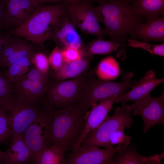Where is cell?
<instances>
[{"label": "cell", "instance_id": "cell-1", "mask_svg": "<svg viewBox=\"0 0 164 164\" xmlns=\"http://www.w3.org/2000/svg\"><path fill=\"white\" fill-rule=\"evenodd\" d=\"M97 7L106 34L119 44L120 50L117 57L123 60L128 36L131 35L137 24L142 23V16L127 0H109Z\"/></svg>", "mask_w": 164, "mask_h": 164}, {"label": "cell", "instance_id": "cell-2", "mask_svg": "<svg viewBox=\"0 0 164 164\" xmlns=\"http://www.w3.org/2000/svg\"><path fill=\"white\" fill-rule=\"evenodd\" d=\"M70 3L65 2L38 5L31 15L20 26L7 31L37 46L43 47L59 17L68 9Z\"/></svg>", "mask_w": 164, "mask_h": 164}, {"label": "cell", "instance_id": "cell-3", "mask_svg": "<svg viewBox=\"0 0 164 164\" xmlns=\"http://www.w3.org/2000/svg\"><path fill=\"white\" fill-rule=\"evenodd\" d=\"M51 113L50 145H57L66 153L72 151L84 128L85 113L80 104L63 109L51 108Z\"/></svg>", "mask_w": 164, "mask_h": 164}, {"label": "cell", "instance_id": "cell-4", "mask_svg": "<svg viewBox=\"0 0 164 164\" xmlns=\"http://www.w3.org/2000/svg\"><path fill=\"white\" fill-rule=\"evenodd\" d=\"M132 111L128 105L118 107L112 115L108 116L84 139L79 147L82 148L90 146L105 148L113 147L110 143L111 136L118 129L130 128L133 121L131 115Z\"/></svg>", "mask_w": 164, "mask_h": 164}, {"label": "cell", "instance_id": "cell-5", "mask_svg": "<svg viewBox=\"0 0 164 164\" xmlns=\"http://www.w3.org/2000/svg\"><path fill=\"white\" fill-rule=\"evenodd\" d=\"M133 76L132 72L122 74L123 80L115 82L98 79L94 77L86 79L81 101L80 104L85 113L93 105L113 95L118 97L124 94L128 89L132 87L131 78Z\"/></svg>", "mask_w": 164, "mask_h": 164}, {"label": "cell", "instance_id": "cell-6", "mask_svg": "<svg viewBox=\"0 0 164 164\" xmlns=\"http://www.w3.org/2000/svg\"><path fill=\"white\" fill-rule=\"evenodd\" d=\"M87 78L82 74L72 79L48 83L46 104L51 108L63 109L80 103Z\"/></svg>", "mask_w": 164, "mask_h": 164}, {"label": "cell", "instance_id": "cell-7", "mask_svg": "<svg viewBox=\"0 0 164 164\" xmlns=\"http://www.w3.org/2000/svg\"><path fill=\"white\" fill-rule=\"evenodd\" d=\"M48 107L45 101L32 100L14 93L12 103L6 111L12 139L21 135Z\"/></svg>", "mask_w": 164, "mask_h": 164}, {"label": "cell", "instance_id": "cell-8", "mask_svg": "<svg viewBox=\"0 0 164 164\" xmlns=\"http://www.w3.org/2000/svg\"><path fill=\"white\" fill-rule=\"evenodd\" d=\"M67 14L72 24L86 34L103 39L106 35L100 26V17L97 6L85 0H76L70 3Z\"/></svg>", "mask_w": 164, "mask_h": 164}, {"label": "cell", "instance_id": "cell-9", "mask_svg": "<svg viewBox=\"0 0 164 164\" xmlns=\"http://www.w3.org/2000/svg\"><path fill=\"white\" fill-rule=\"evenodd\" d=\"M51 108L48 107L22 134L34 159L43 149L50 145Z\"/></svg>", "mask_w": 164, "mask_h": 164}, {"label": "cell", "instance_id": "cell-10", "mask_svg": "<svg viewBox=\"0 0 164 164\" xmlns=\"http://www.w3.org/2000/svg\"><path fill=\"white\" fill-rule=\"evenodd\" d=\"M164 93L157 97H152L150 94L135 101L128 107L133 111L131 116L140 115L144 127L143 132L146 134L152 127L157 125L164 124Z\"/></svg>", "mask_w": 164, "mask_h": 164}, {"label": "cell", "instance_id": "cell-11", "mask_svg": "<svg viewBox=\"0 0 164 164\" xmlns=\"http://www.w3.org/2000/svg\"><path fill=\"white\" fill-rule=\"evenodd\" d=\"M128 145L119 144L115 148L104 149L95 146L78 147L65 154L66 164H111L115 153Z\"/></svg>", "mask_w": 164, "mask_h": 164}, {"label": "cell", "instance_id": "cell-12", "mask_svg": "<svg viewBox=\"0 0 164 164\" xmlns=\"http://www.w3.org/2000/svg\"><path fill=\"white\" fill-rule=\"evenodd\" d=\"M67 10L57 19L48 40L54 42L62 50L67 47L82 49V40L71 22Z\"/></svg>", "mask_w": 164, "mask_h": 164}, {"label": "cell", "instance_id": "cell-13", "mask_svg": "<svg viewBox=\"0 0 164 164\" xmlns=\"http://www.w3.org/2000/svg\"><path fill=\"white\" fill-rule=\"evenodd\" d=\"M118 97V95H114L101 101L92 105L91 109L86 111L84 127L75 149L79 147L84 139L105 119Z\"/></svg>", "mask_w": 164, "mask_h": 164}, {"label": "cell", "instance_id": "cell-14", "mask_svg": "<svg viewBox=\"0 0 164 164\" xmlns=\"http://www.w3.org/2000/svg\"><path fill=\"white\" fill-rule=\"evenodd\" d=\"M38 5L34 0H5L8 31L22 24L31 15Z\"/></svg>", "mask_w": 164, "mask_h": 164}, {"label": "cell", "instance_id": "cell-15", "mask_svg": "<svg viewBox=\"0 0 164 164\" xmlns=\"http://www.w3.org/2000/svg\"><path fill=\"white\" fill-rule=\"evenodd\" d=\"M156 74L152 70L147 72L138 83L132 87L131 89L118 97L115 103L121 102L125 104L128 101H135L149 94L156 86L162 83L164 79L155 78Z\"/></svg>", "mask_w": 164, "mask_h": 164}, {"label": "cell", "instance_id": "cell-16", "mask_svg": "<svg viewBox=\"0 0 164 164\" xmlns=\"http://www.w3.org/2000/svg\"><path fill=\"white\" fill-rule=\"evenodd\" d=\"M129 39L136 38L143 42L164 41V16L147 22L137 24Z\"/></svg>", "mask_w": 164, "mask_h": 164}, {"label": "cell", "instance_id": "cell-17", "mask_svg": "<svg viewBox=\"0 0 164 164\" xmlns=\"http://www.w3.org/2000/svg\"><path fill=\"white\" fill-rule=\"evenodd\" d=\"M113 157L111 164H156L161 163L164 152L149 157L142 155L134 145H126Z\"/></svg>", "mask_w": 164, "mask_h": 164}, {"label": "cell", "instance_id": "cell-18", "mask_svg": "<svg viewBox=\"0 0 164 164\" xmlns=\"http://www.w3.org/2000/svg\"><path fill=\"white\" fill-rule=\"evenodd\" d=\"M49 82L31 80L23 75L13 83L14 93L32 100L44 101Z\"/></svg>", "mask_w": 164, "mask_h": 164}, {"label": "cell", "instance_id": "cell-19", "mask_svg": "<svg viewBox=\"0 0 164 164\" xmlns=\"http://www.w3.org/2000/svg\"><path fill=\"white\" fill-rule=\"evenodd\" d=\"M5 152L8 164H34L31 152L21 135L12 138L11 144Z\"/></svg>", "mask_w": 164, "mask_h": 164}, {"label": "cell", "instance_id": "cell-20", "mask_svg": "<svg viewBox=\"0 0 164 164\" xmlns=\"http://www.w3.org/2000/svg\"><path fill=\"white\" fill-rule=\"evenodd\" d=\"M131 4L141 16L146 17V22L164 15V0H132Z\"/></svg>", "mask_w": 164, "mask_h": 164}, {"label": "cell", "instance_id": "cell-21", "mask_svg": "<svg viewBox=\"0 0 164 164\" xmlns=\"http://www.w3.org/2000/svg\"><path fill=\"white\" fill-rule=\"evenodd\" d=\"M87 57L65 63L59 69L55 71L54 77L59 80L76 77L82 74L89 67Z\"/></svg>", "mask_w": 164, "mask_h": 164}, {"label": "cell", "instance_id": "cell-22", "mask_svg": "<svg viewBox=\"0 0 164 164\" xmlns=\"http://www.w3.org/2000/svg\"><path fill=\"white\" fill-rule=\"evenodd\" d=\"M119 49L118 44L111 40L105 41L98 38L87 44L81 50L83 57H88L96 54H107Z\"/></svg>", "mask_w": 164, "mask_h": 164}, {"label": "cell", "instance_id": "cell-23", "mask_svg": "<svg viewBox=\"0 0 164 164\" xmlns=\"http://www.w3.org/2000/svg\"><path fill=\"white\" fill-rule=\"evenodd\" d=\"M66 153L59 146L51 144L42 151L36 157L35 164H66Z\"/></svg>", "mask_w": 164, "mask_h": 164}, {"label": "cell", "instance_id": "cell-24", "mask_svg": "<svg viewBox=\"0 0 164 164\" xmlns=\"http://www.w3.org/2000/svg\"><path fill=\"white\" fill-rule=\"evenodd\" d=\"M31 59L24 57L7 67L4 73L8 80L13 83L26 74L29 70Z\"/></svg>", "mask_w": 164, "mask_h": 164}, {"label": "cell", "instance_id": "cell-25", "mask_svg": "<svg viewBox=\"0 0 164 164\" xmlns=\"http://www.w3.org/2000/svg\"><path fill=\"white\" fill-rule=\"evenodd\" d=\"M14 93L13 83L0 71V106L7 110L13 102Z\"/></svg>", "mask_w": 164, "mask_h": 164}, {"label": "cell", "instance_id": "cell-26", "mask_svg": "<svg viewBox=\"0 0 164 164\" xmlns=\"http://www.w3.org/2000/svg\"><path fill=\"white\" fill-rule=\"evenodd\" d=\"M127 46L135 48H140L148 51L152 55L164 56V43L152 44L134 39H128Z\"/></svg>", "mask_w": 164, "mask_h": 164}, {"label": "cell", "instance_id": "cell-27", "mask_svg": "<svg viewBox=\"0 0 164 164\" xmlns=\"http://www.w3.org/2000/svg\"><path fill=\"white\" fill-rule=\"evenodd\" d=\"M7 110L0 106V144L12 138L11 132L9 125Z\"/></svg>", "mask_w": 164, "mask_h": 164}, {"label": "cell", "instance_id": "cell-28", "mask_svg": "<svg viewBox=\"0 0 164 164\" xmlns=\"http://www.w3.org/2000/svg\"><path fill=\"white\" fill-rule=\"evenodd\" d=\"M114 60L112 57H108L102 60L97 70L96 73L102 80H107L113 76V64Z\"/></svg>", "mask_w": 164, "mask_h": 164}, {"label": "cell", "instance_id": "cell-29", "mask_svg": "<svg viewBox=\"0 0 164 164\" xmlns=\"http://www.w3.org/2000/svg\"><path fill=\"white\" fill-rule=\"evenodd\" d=\"M31 62L43 73L48 74L49 63L48 58L43 53L37 51L32 58Z\"/></svg>", "mask_w": 164, "mask_h": 164}, {"label": "cell", "instance_id": "cell-30", "mask_svg": "<svg viewBox=\"0 0 164 164\" xmlns=\"http://www.w3.org/2000/svg\"><path fill=\"white\" fill-rule=\"evenodd\" d=\"M48 59L49 64L55 71L59 69L65 63L62 49L56 46L53 49Z\"/></svg>", "mask_w": 164, "mask_h": 164}, {"label": "cell", "instance_id": "cell-31", "mask_svg": "<svg viewBox=\"0 0 164 164\" xmlns=\"http://www.w3.org/2000/svg\"><path fill=\"white\" fill-rule=\"evenodd\" d=\"M124 131L125 129H119L112 135L110 139V144L112 146L121 144H129L131 137L128 135H125Z\"/></svg>", "mask_w": 164, "mask_h": 164}, {"label": "cell", "instance_id": "cell-32", "mask_svg": "<svg viewBox=\"0 0 164 164\" xmlns=\"http://www.w3.org/2000/svg\"><path fill=\"white\" fill-rule=\"evenodd\" d=\"M81 50L70 47L62 50L65 62H72L81 59L83 57Z\"/></svg>", "mask_w": 164, "mask_h": 164}, {"label": "cell", "instance_id": "cell-33", "mask_svg": "<svg viewBox=\"0 0 164 164\" xmlns=\"http://www.w3.org/2000/svg\"><path fill=\"white\" fill-rule=\"evenodd\" d=\"M48 75L43 73L35 67L32 68L24 76L27 78L31 80L48 82L49 81Z\"/></svg>", "mask_w": 164, "mask_h": 164}, {"label": "cell", "instance_id": "cell-34", "mask_svg": "<svg viewBox=\"0 0 164 164\" xmlns=\"http://www.w3.org/2000/svg\"><path fill=\"white\" fill-rule=\"evenodd\" d=\"M8 30L6 16L5 0H0V32H6Z\"/></svg>", "mask_w": 164, "mask_h": 164}, {"label": "cell", "instance_id": "cell-35", "mask_svg": "<svg viewBox=\"0 0 164 164\" xmlns=\"http://www.w3.org/2000/svg\"><path fill=\"white\" fill-rule=\"evenodd\" d=\"M38 5L46 3H57L60 2H65L70 3L76 0H34Z\"/></svg>", "mask_w": 164, "mask_h": 164}, {"label": "cell", "instance_id": "cell-36", "mask_svg": "<svg viewBox=\"0 0 164 164\" xmlns=\"http://www.w3.org/2000/svg\"><path fill=\"white\" fill-rule=\"evenodd\" d=\"M6 34L7 32H0V69H1L0 61L1 57L2 49L3 44L4 42Z\"/></svg>", "mask_w": 164, "mask_h": 164}, {"label": "cell", "instance_id": "cell-37", "mask_svg": "<svg viewBox=\"0 0 164 164\" xmlns=\"http://www.w3.org/2000/svg\"><path fill=\"white\" fill-rule=\"evenodd\" d=\"M0 164H8V159L5 152L0 150Z\"/></svg>", "mask_w": 164, "mask_h": 164}, {"label": "cell", "instance_id": "cell-38", "mask_svg": "<svg viewBox=\"0 0 164 164\" xmlns=\"http://www.w3.org/2000/svg\"><path fill=\"white\" fill-rule=\"evenodd\" d=\"M89 3L92 4L94 2H96L100 4L109 0H85Z\"/></svg>", "mask_w": 164, "mask_h": 164}, {"label": "cell", "instance_id": "cell-39", "mask_svg": "<svg viewBox=\"0 0 164 164\" xmlns=\"http://www.w3.org/2000/svg\"><path fill=\"white\" fill-rule=\"evenodd\" d=\"M127 0L129 2H131V1H132V0Z\"/></svg>", "mask_w": 164, "mask_h": 164}]
</instances>
